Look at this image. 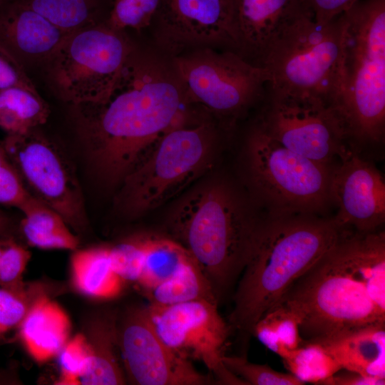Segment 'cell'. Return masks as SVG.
<instances>
[{"instance_id":"6da1fadb","label":"cell","mask_w":385,"mask_h":385,"mask_svg":"<svg viewBox=\"0 0 385 385\" xmlns=\"http://www.w3.org/2000/svg\"><path fill=\"white\" fill-rule=\"evenodd\" d=\"M173 69L133 48L108 97L72 106L78 134L99 177L119 184L157 140L186 115Z\"/></svg>"},{"instance_id":"7a4b0ae2","label":"cell","mask_w":385,"mask_h":385,"mask_svg":"<svg viewBox=\"0 0 385 385\" xmlns=\"http://www.w3.org/2000/svg\"><path fill=\"white\" fill-rule=\"evenodd\" d=\"M277 305L296 316L303 342L385 324L384 232L347 231Z\"/></svg>"},{"instance_id":"3957f363","label":"cell","mask_w":385,"mask_h":385,"mask_svg":"<svg viewBox=\"0 0 385 385\" xmlns=\"http://www.w3.org/2000/svg\"><path fill=\"white\" fill-rule=\"evenodd\" d=\"M346 231L334 217L318 214H268L262 220L228 317L243 344L257 321Z\"/></svg>"},{"instance_id":"277c9868","label":"cell","mask_w":385,"mask_h":385,"mask_svg":"<svg viewBox=\"0 0 385 385\" xmlns=\"http://www.w3.org/2000/svg\"><path fill=\"white\" fill-rule=\"evenodd\" d=\"M262 220L232 187L212 182L180 199L166 228L197 264L219 302L240 278Z\"/></svg>"},{"instance_id":"5b68a950","label":"cell","mask_w":385,"mask_h":385,"mask_svg":"<svg viewBox=\"0 0 385 385\" xmlns=\"http://www.w3.org/2000/svg\"><path fill=\"white\" fill-rule=\"evenodd\" d=\"M345 15L334 110L349 140L378 143L385 132V0H359Z\"/></svg>"},{"instance_id":"8992f818","label":"cell","mask_w":385,"mask_h":385,"mask_svg":"<svg viewBox=\"0 0 385 385\" xmlns=\"http://www.w3.org/2000/svg\"><path fill=\"white\" fill-rule=\"evenodd\" d=\"M345 26V12L323 24L302 9L284 25L262 58L260 66L267 73V87L317 96L334 108Z\"/></svg>"},{"instance_id":"52a82bcc","label":"cell","mask_w":385,"mask_h":385,"mask_svg":"<svg viewBox=\"0 0 385 385\" xmlns=\"http://www.w3.org/2000/svg\"><path fill=\"white\" fill-rule=\"evenodd\" d=\"M215 132L187 114L166 131L120 183L115 205L136 217L178 195L212 164Z\"/></svg>"},{"instance_id":"ba28073f","label":"cell","mask_w":385,"mask_h":385,"mask_svg":"<svg viewBox=\"0 0 385 385\" xmlns=\"http://www.w3.org/2000/svg\"><path fill=\"white\" fill-rule=\"evenodd\" d=\"M247 175L269 214H319L330 199L332 167L287 148L257 122L245 143Z\"/></svg>"},{"instance_id":"9c48e42d","label":"cell","mask_w":385,"mask_h":385,"mask_svg":"<svg viewBox=\"0 0 385 385\" xmlns=\"http://www.w3.org/2000/svg\"><path fill=\"white\" fill-rule=\"evenodd\" d=\"M99 22L68 34L45 61L46 76L71 106L103 102L133 49L121 32Z\"/></svg>"},{"instance_id":"30bf717a","label":"cell","mask_w":385,"mask_h":385,"mask_svg":"<svg viewBox=\"0 0 385 385\" xmlns=\"http://www.w3.org/2000/svg\"><path fill=\"white\" fill-rule=\"evenodd\" d=\"M173 69L185 101L201 104L231 120L264 97L265 69L228 49L200 48L173 58Z\"/></svg>"},{"instance_id":"8fae6325","label":"cell","mask_w":385,"mask_h":385,"mask_svg":"<svg viewBox=\"0 0 385 385\" xmlns=\"http://www.w3.org/2000/svg\"><path fill=\"white\" fill-rule=\"evenodd\" d=\"M267 90L257 122L272 138L294 153L329 165L346 150L344 125L327 101L307 93Z\"/></svg>"},{"instance_id":"7c38bea8","label":"cell","mask_w":385,"mask_h":385,"mask_svg":"<svg viewBox=\"0 0 385 385\" xmlns=\"http://www.w3.org/2000/svg\"><path fill=\"white\" fill-rule=\"evenodd\" d=\"M25 187L73 227L86 222L82 190L68 158L46 136L31 129L1 142Z\"/></svg>"},{"instance_id":"4fadbf2b","label":"cell","mask_w":385,"mask_h":385,"mask_svg":"<svg viewBox=\"0 0 385 385\" xmlns=\"http://www.w3.org/2000/svg\"><path fill=\"white\" fill-rule=\"evenodd\" d=\"M217 304L196 299L172 305L150 304L148 308L158 334L174 351L203 363L218 384L245 385L223 364L231 330Z\"/></svg>"},{"instance_id":"5bb4252c","label":"cell","mask_w":385,"mask_h":385,"mask_svg":"<svg viewBox=\"0 0 385 385\" xmlns=\"http://www.w3.org/2000/svg\"><path fill=\"white\" fill-rule=\"evenodd\" d=\"M118 342L128 381L137 385H206L215 381L170 348L158 334L148 307L130 308L117 322Z\"/></svg>"},{"instance_id":"9a60e30c","label":"cell","mask_w":385,"mask_h":385,"mask_svg":"<svg viewBox=\"0 0 385 385\" xmlns=\"http://www.w3.org/2000/svg\"><path fill=\"white\" fill-rule=\"evenodd\" d=\"M332 167L330 199L338 207L336 222L356 232L378 230L385 221V182L377 168L347 148Z\"/></svg>"},{"instance_id":"2e32d148","label":"cell","mask_w":385,"mask_h":385,"mask_svg":"<svg viewBox=\"0 0 385 385\" xmlns=\"http://www.w3.org/2000/svg\"><path fill=\"white\" fill-rule=\"evenodd\" d=\"M229 0H160L154 18L160 43L173 52L188 46L224 44L232 49Z\"/></svg>"},{"instance_id":"e0dca14e","label":"cell","mask_w":385,"mask_h":385,"mask_svg":"<svg viewBox=\"0 0 385 385\" xmlns=\"http://www.w3.org/2000/svg\"><path fill=\"white\" fill-rule=\"evenodd\" d=\"M304 8L302 0H232L230 34L233 51L260 66L271 41Z\"/></svg>"},{"instance_id":"ac0fdd59","label":"cell","mask_w":385,"mask_h":385,"mask_svg":"<svg viewBox=\"0 0 385 385\" xmlns=\"http://www.w3.org/2000/svg\"><path fill=\"white\" fill-rule=\"evenodd\" d=\"M68 34L20 0L0 9V44L21 63L45 62Z\"/></svg>"},{"instance_id":"d6986e66","label":"cell","mask_w":385,"mask_h":385,"mask_svg":"<svg viewBox=\"0 0 385 385\" xmlns=\"http://www.w3.org/2000/svg\"><path fill=\"white\" fill-rule=\"evenodd\" d=\"M17 331L29 356L43 363L56 357L69 339L71 322L58 303L42 294L34 300Z\"/></svg>"},{"instance_id":"ffe728a7","label":"cell","mask_w":385,"mask_h":385,"mask_svg":"<svg viewBox=\"0 0 385 385\" xmlns=\"http://www.w3.org/2000/svg\"><path fill=\"white\" fill-rule=\"evenodd\" d=\"M314 342L322 344L342 369L385 378V324Z\"/></svg>"},{"instance_id":"44dd1931","label":"cell","mask_w":385,"mask_h":385,"mask_svg":"<svg viewBox=\"0 0 385 385\" xmlns=\"http://www.w3.org/2000/svg\"><path fill=\"white\" fill-rule=\"evenodd\" d=\"M86 336L91 354L79 384H124L125 378L119 359L116 318L113 315L98 318L91 325Z\"/></svg>"},{"instance_id":"7402d4cb","label":"cell","mask_w":385,"mask_h":385,"mask_svg":"<svg viewBox=\"0 0 385 385\" xmlns=\"http://www.w3.org/2000/svg\"><path fill=\"white\" fill-rule=\"evenodd\" d=\"M74 251L71 259V281L78 292L97 299H111L120 295L125 282L112 267L109 247Z\"/></svg>"},{"instance_id":"603a6c76","label":"cell","mask_w":385,"mask_h":385,"mask_svg":"<svg viewBox=\"0 0 385 385\" xmlns=\"http://www.w3.org/2000/svg\"><path fill=\"white\" fill-rule=\"evenodd\" d=\"M21 229L26 242L43 250H76L79 241L64 219L53 209L31 195L20 210Z\"/></svg>"},{"instance_id":"cb8c5ba5","label":"cell","mask_w":385,"mask_h":385,"mask_svg":"<svg viewBox=\"0 0 385 385\" xmlns=\"http://www.w3.org/2000/svg\"><path fill=\"white\" fill-rule=\"evenodd\" d=\"M48 104L38 91L22 87L0 89V128L7 134H20L44 124Z\"/></svg>"},{"instance_id":"d4e9b609","label":"cell","mask_w":385,"mask_h":385,"mask_svg":"<svg viewBox=\"0 0 385 385\" xmlns=\"http://www.w3.org/2000/svg\"><path fill=\"white\" fill-rule=\"evenodd\" d=\"M142 237L143 261L137 284L148 292L171 277L191 256L169 237Z\"/></svg>"},{"instance_id":"484cf974","label":"cell","mask_w":385,"mask_h":385,"mask_svg":"<svg viewBox=\"0 0 385 385\" xmlns=\"http://www.w3.org/2000/svg\"><path fill=\"white\" fill-rule=\"evenodd\" d=\"M145 293L150 304L172 305L196 299L218 304L208 280L192 257L171 277Z\"/></svg>"},{"instance_id":"4316f807","label":"cell","mask_w":385,"mask_h":385,"mask_svg":"<svg viewBox=\"0 0 385 385\" xmlns=\"http://www.w3.org/2000/svg\"><path fill=\"white\" fill-rule=\"evenodd\" d=\"M20 1L67 34L99 23L104 2V0Z\"/></svg>"},{"instance_id":"83f0119b","label":"cell","mask_w":385,"mask_h":385,"mask_svg":"<svg viewBox=\"0 0 385 385\" xmlns=\"http://www.w3.org/2000/svg\"><path fill=\"white\" fill-rule=\"evenodd\" d=\"M282 359L285 367L304 384H324L342 370L324 346L314 342H303Z\"/></svg>"},{"instance_id":"f1b7e54d","label":"cell","mask_w":385,"mask_h":385,"mask_svg":"<svg viewBox=\"0 0 385 385\" xmlns=\"http://www.w3.org/2000/svg\"><path fill=\"white\" fill-rule=\"evenodd\" d=\"M42 294L26 283L18 288L0 286V342L18 329L34 300Z\"/></svg>"},{"instance_id":"f546056e","label":"cell","mask_w":385,"mask_h":385,"mask_svg":"<svg viewBox=\"0 0 385 385\" xmlns=\"http://www.w3.org/2000/svg\"><path fill=\"white\" fill-rule=\"evenodd\" d=\"M225 368L246 385H302L304 384L291 373L277 371L266 364L249 361L244 356L223 357Z\"/></svg>"},{"instance_id":"4dcf8cb0","label":"cell","mask_w":385,"mask_h":385,"mask_svg":"<svg viewBox=\"0 0 385 385\" xmlns=\"http://www.w3.org/2000/svg\"><path fill=\"white\" fill-rule=\"evenodd\" d=\"M160 0H113L106 22L123 31L140 30L150 24L155 17Z\"/></svg>"},{"instance_id":"1f68e13d","label":"cell","mask_w":385,"mask_h":385,"mask_svg":"<svg viewBox=\"0 0 385 385\" xmlns=\"http://www.w3.org/2000/svg\"><path fill=\"white\" fill-rule=\"evenodd\" d=\"M90 345L86 334H78L69 339L59 354L60 376L58 384H79L90 359Z\"/></svg>"},{"instance_id":"d6a6232c","label":"cell","mask_w":385,"mask_h":385,"mask_svg":"<svg viewBox=\"0 0 385 385\" xmlns=\"http://www.w3.org/2000/svg\"><path fill=\"white\" fill-rule=\"evenodd\" d=\"M110 247V257L115 272L125 282H136L140 277L143 261V237H135Z\"/></svg>"},{"instance_id":"836d02e7","label":"cell","mask_w":385,"mask_h":385,"mask_svg":"<svg viewBox=\"0 0 385 385\" xmlns=\"http://www.w3.org/2000/svg\"><path fill=\"white\" fill-rule=\"evenodd\" d=\"M31 195L0 143V204L20 210Z\"/></svg>"},{"instance_id":"e575fe53","label":"cell","mask_w":385,"mask_h":385,"mask_svg":"<svg viewBox=\"0 0 385 385\" xmlns=\"http://www.w3.org/2000/svg\"><path fill=\"white\" fill-rule=\"evenodd\" d=\"M30 258V252L11 238L0 257V286L18 288L24 285L23 274Z\"/></svg>"},{"instance_id":"d590c367","label":"cell","mask_w":385,"mask_h":385,"mask_svg":"<svg viewBox=\"0 0 385 385\" xmlns=\"http://www.w3.org/2000/svg\"><path fill=\"white\" fill-rule=\"evenodd\" d=\"M11 87H22L37 91L22 63L0 44V89Z\"/></svg>"},{"instance_id":"8d00e7d4","label":"cell","mask_w":385,"mask_h":385,"mask_svg":"<svg viewBox=\"0 0 385 385\" xmlns=\"http://www.w3.org/2000/svg\"><path fill=\"white\" fill-rule=\"evenodd\" d=\"M270 312L275 324L276 329L283 346L289 351L299 347L303 342L299 322L296 316L282 306L277 305Z\"/></svg>"},{"instance_id":"74e56055","label":"cell","mask_w":385,"mask_h":385,"mask_svg":"<svg viewBox=\"0 0 385 385\" xmlns=\"http://www.w3.org/2000/svg\"><path fill=\"white\" fill-rule=\"evenodd\" d=\"M359 0H302L316 21L328 23L349 10Z\"/></svg>"},{"instance_id":"f35d334b","label":"cell","mask_w":385,"mask_h":385,"mask_svg":"<svg viewBox=\"0 0 385 385\" xmlns=\"http://www.w3.org/2000/svg\"><path fill=\"white\" fill-rule=\"evenodd\" d=\"M253 335L272 352L284 359L289 352L282 344L277 334L274 319L267 312L255 324Z\"/></svg>"},{"instance_id":"ab89813d","label":"cell","mask_w":385,"mask_h":385,"mask_svg":"<svg viewBox=\"0 0 385 385\" xmlns=\"http://www.w3.org/2000/svg\"><path fill=\"white\" fill-rule=\"evenodd\" d=\"M338 371L330 377L324 385H384L385 378L363 375L354 371Z\"/></svg>"},{"instance_id":"60d3db41","label":"cell","mask_w":385,"mask_h":385,"mask_svg":"<svg viewBox=\"0 0 385 385\" xmlns=\"http://www.w3.org/2000/svg\"><path fill=\"white\" fill-rule=\"evenodd\" d=\"M9 225L10 220L9 217L0 211V237L6 235Z\"/></svg>"},{"instance_id":"b9f144b4","label":"cell","mask_w":385,"mask_h":385,"mask_svg":"<svg viewBox=\"0 0 385 385\" xmlns=\"http://www.w3.org/2000/svg\"><path fill=\"white\" fill-rule=\"evenodd\" d=\"M11 237L6 235L0 237V257L4 252V250L8 246L9 242L11 241Z\"/></svg>"},{"instance_id":"7bdbcfd3","label":"cell","mask_w":385,"mask_h":385,"mask_svg":"<svg viewBox=\"0 0 385 385\" xmlns=\"http://www.w3.org/2000/svg\"><path fill=\"white\" fill-rule=\"evenodd\" d=\"M9 1H11V0H0V9H1Z\"/></svg>"},{"instance_id":"ee69618b","label":"cell","mask_w":385,"mask_h":385,"mask_svg":"<svg viewBox=\"0 0 385 385\" xmlns=\"http://www.w3.org/2000/svg\"><path fill=\"white\" fill-rule=\"evenodd\" d=\"M229 1H230L231 2V4H232V0H229Z\"/></svg>"}]
</instances>
